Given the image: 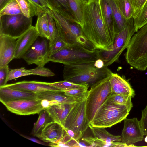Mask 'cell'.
I'll return each instance as SVG.
<instances>
[{
  "mask_svg": "<svg viewBox=\"0 0 147 147\" xmlns=\"http://www.w3.org/2000/svg\"><path fill=\"white\" fill-rule=\"evenodd\" d=\"M64 130L62 137L56 144L49 143V146L52 147H77L79 141L76 140L69 135Z\"/></svg>",
  "mask_w": 147,
  "mask_h": 147,
  "instance_id": "obj_35",
  "label": "cell"
},
{
  "mask_svg": "<svg viewBox=\"0 0 147 147\" xmlns=\"http://www.w3.org/2000/svg\"><path fill=\"white\" fill-rule=\"evenodd\" d=\"M131 98L132 97L130 95L117 94L111 93L108 96L105 101L110 103L125 105L130 111L133 107Z\"/></svg>",
  "mask_w": 147,
  "mask_h": 147,
  "instance_id": "obj_29",
  "label": "cell"
},
{
  "mask_svg": "<svg viewBox=\"0 0 147 147\" xmlns=\"http://www.w3.org/2000/svg\"><path fill=\"white\" fill-rule=\"evenodd\" d=\"M46 12L55 20L59 36L68 45H78L91 51L96 50L84 36L78 22L49 9Z\"/></svg>",
  "mask_w": 147,
  "mask_h": 147,
  "instance_id": "obj_2",
  "label": "cell"
},
{
  "mask_svg": "<svg viewBox=\"0 0 147 147\" xmlns=\"http://www.w3.org/2000/svg\"><path fill=\"white\" fill-rule=\"evenodd\" d=\"M36 99L41 101L45 109L48 107L62 103H73L79 100L64 95L63 92L46 90L36 93Z\"/></svg>",
  "mask_w": 147,
  "mask_h": 147,
  "instance_id": "obj_14",
  "label": "cell"
},
{
  "mask_svg": "<svg viewBox=\"0 0 147 147\" xmlns=\"http://www.w3.org/2000/svg\"><path fill=\"white\" fill-rule=\"evenodd\" d=\"M139 30L129 42L125 57L131 66L144 71L147 68V24Z\"/></svg>",
  "mask_w": 147,
  "mask_h": 147,
  "instance_id": "obj_4",
  "label": "cell"
},
{
  "mask_svg": "<svg viewBox=\"0 0 147 147\" xmlns=\"http://www.w3.org/2000/svg\"><path fill=\"white\" fill-rule=\"evenodd\" d=\"M11 0H0V9Z\"/></svg>",
  "mask_w": 147,
  "mask_h": 147,
  "instance_id": "obj_48",
  "label": "cell"
},
{
  "mask_svg": "<svg viewBox=\"0 0 147 147\" xmlns=\"http://www.w3.org/2000/svg\"><path fill=\"white\" fill-rule=\"evenodd\" d=\"M144 135L147 136V104L142 111V116L139 121Z\"/></svg>",
  "mask_w": 147,
  "mask_h": 147,
  "instance_id": "obj_45",
  "label": "cell"
},
{
  "mask_svg": "<svg viewBox=\"0 0 147 147\" xmlns=\"http://www.w3.org/2000/svg\"><path fill=\"white\" fill-rule=\"evenodd\" d=\"M10 69L8 65L0 68V87L6 84Z\"/></svg>",
  "mask_w": 147,
  "mask_h": 147,
  "instance_id": "obj_44",
  "label": "cell"
},
{
  "mask_svg": "<svg viewBox=\"0 0 147 147\" xmlns=\"http://www.w3.org/2000/svg\"><path fill=\"white\" fill-rule=\"evenodd\" d=\"M49 41L43 38L36 39L23 56V59L28 65L35 64L44 66L49 61L47 54Z\"/></svg>",
  "mask_w": 147,
  "mask_h": 147,
  "instance_id": "obj_11",
  "label": "cell"
},
{
  "mask_svg": "<svg viewBox=\"0 0 147 147\" xmlns=\"http://www.w3.org/2000/svg\"><path fill=\"white\" fill-rule=\"evenodd\" d=\"M39 36L35 27L32 26L17 39L14 59L22 58Z\"/></svg>",
  "mask_w": 147,
  "mask_h": 147,
  "instance_id": "obj_16",
  "label": "cell"
},
{
  "mask_svg": "<svg viewBox=\"0 0 147 147\" xmlns=\"http://www.w3.org/2000/svg\"><path fill=\"white\" fill-rule=\"evenodd\" d=\"M91 147H130L121 142H109L91 136H87L82 138Z\"/></svg>",
  "mask_w": 147,
  "mask_h": 147,
  "instance_id": "obj_27",
  "label": "cell"
},
{
  "mask_svg": "<svg viewBox=\"0 0 147 147\" xmlns=\"http://www.w3.org/2000/svg\"><path fill=\"white\" fill-rule=\"evenodd\" d=\"M47 18L48 24L49 32V46L54 43L59 36L56 22L53 18L47 13Z\"/></svg>",
  "mask_w": 147,
  "mask_h": 147,
  "instance_id": "obj_34",
  "label": "cell"
},
{
  "mask_svg": "<svg viewBox=\"0 0 147 147\" xmlns=\"http://www.w3.org/2000/svg\"><path fill=\"white\" fill-rule=\"evenodd\" d=\"M76 102L56 105L50 106L45 109L53 121L60 125L63 128L67 117Z\"/></svg>",
  "mask_w": 147,
  "mask_h": 147,
  "instance_id": "obj_20",
  "label": "cell"
},
{
  "mask_svg": "<svg viewBox=\"0 0 147 147\" xmlns=\"http://www.w3.org/2000/svg\"><path fill=\"white\" fill-rule=\"evenodd\" d=\"M110 76L96 83L88 91L86 99V113L90 123L98 109L111 93L109 82Z\"/></svg>",
  "mask_w": 147,
  "mask_h": 147,
  "instance_id": "obj_8",
  "label": "cell"
},
{
  "mask_svg": "<svg viewBox=\"0 0 147 147\" xmlns=\"http://www.w3.org/2000/svg\"><path fill=\"white\" fill-rule=\"evenodd\" d=\"M124 76H121L116 73H112L110 76L111 93L129 95L132 98L134 97L135 91L129 82Z\"/></svg>",
  "mask_w": 147,
  "mask_h": 147,
  "instance_id": "obj_18",
  "label": "cell"
},
{
  "mask_svg": "<svg viewBox=\"0 0 147 147\" xmlns=\"http://www.w3.org/2000/svg\"><path fill=\"white\" fill-rule=\"evenodd\" d=\"M36 93L7 87H0L1 102L11 100L36 99Z\"/></svg>",
  "mask_w": 147,
  "mask_h": 147,
  "instance_id": "obj_21",
  "label": "cell"
},
{
  "mask_svg": "<svg viewBox=\"0 0 147 147\" xmlns=\"http://www.w3.org/2000/svg\"><path fill=\"white\" fill-rule=\"evenodd\" d=\"M0 10V16L4 15H14L22 14L16 0H11Z\"/></svg>",
  "mask_w": 147,
  "mask_h": 147,
  "instance_id": "obj_32",
  "label": "cell"
},
{
  "mask_svg": "<svg viewBox=\"0 0 147 147\" xmlns=\"http://www.w3.org/2000/svg\"><path fill=\"white\" fill-rule=\"evenodd\" d=\"M94 65L98 69L102 68L104 66V63L101 59H99L95 61Z\"/></svg>",
  "mask_w": 147,
  "mask_h": 147,
  "instance_id": "obj_47",
  "label": "cell"
},
{
  "mask_svg": "<svg viewBox=\"0 0 147 147\" xmlns=\"http://www.w3.org/2000/svg\"><path fill=\"white\" fill-rule=\"evenodd\" d=\"M64 81L78 84H87L90 86L112 73L107 67H96L93 63L64 65L63 71Z\"/></svg>",
  "mask_w": 147,
  "mask_h": 147,
  "instance_id": "obj_3",
  "label": "cell"
},
{
  "mask_svg": "<svg viewBox=\"0 0 147 147\" xmlns=\"http://www.w3.org/2000/svg\"><path fill=\"white\" fill-rule=\"evenodd\" d=\"M17 2L22 14L29 18L36 16L33 8L27 0H16Z\"/></svg>",
  "mask_w": 147,
  "mask_h": 147,
  "instance_id": "obj_38",
  "label": "cell"
},
{
  "mask_svg": "<svg viewBox=\"0 0 147 147\" xmlns=\"http://www.w3.org/2000/svg\"><path fill=\"white\" fill-rule=\"evenodd\" d=\"M47 14V13L44 11L38 12L37 20L35 27L39 36L48 40L49 35Z\"/></svg>",
  "mask_w": 147,
  "mask_h": 147,
  "instance_id": "obj_25",
  "label": "cell"
},
{
  "mask_svg": "<svg viewBox=\"0 0 147 147\" xmlns=\"http://www.w3.org/2000/svg\"><path fill=\"white\" fill-rule=\"evenodd\" d=\"M68 1L76 21L82 26L83 22V9L86 3L82 0Z\"/></svg>",
  "mask_w": 147,
  "mask_h": 147,
  "instance_id": "obj_30",
  "label": "cell"
},
{
  "mask_svg": "<svg viewBox=\"0 0 147 147\" xmlns=\"http://www.w3.org/2000/svg\"><path fill=\"white\" fill-rule=\"evenodd\" d=\"M32 18L23 14L0 16V34L18 39L32 26Z\"/></svg>",
  "mask_w": 147,
  "mask_h": 147,
  "instance_id": "obj_9",
  "label": "cell"
},
{
  "mask_svg": "<svg viewBox=\"0 0 147 147\" xmlns=\"http://www.w3.org/2000/svg\"><path fill=\"white\" fill-rule=\"evenodd\" d=\"M81 27L84 35L96 49L112 50L113 43L103 21L100 0H90L85 4Z\"/></svg>",
  "mask_w": 147,
  "mask_h": 147,
  "instance_id": "obj_1",
  "label": "cell"
},
{
  "mask_svg": "<svg viewBox=\"0 0 147 147\" xmlns=\"http://www.w3.org/2000/svg\"><path fill=\"white\" fill-rule=\"evenodd\" d=\"M64 131L61 126L52 121L47 124L38 138L45 142L56 144L61 139Z\"/></svg>",
  "mask_w": 147,
  "mask_h": 147,
  "instance_id": "obj_19",
  "label": "cell"
},
{
  "mask_svg": "<svg viewBox=\"0 0 147 147\" xmlns=\"http://www.w3.org/2000/svg\"><path fill=\"white\" fill-rule=\"evenodd\" d=\"M86 102L85 100L76 102L67 117L63 128L73 131L79 140L90 124L86 115Z\"/></svg>",
  "mask_w": 147,
  "mask_h": 147,
  "instance_id": "obj_10",
  "label": "cell"
},
{
  "mask_svg": "<svg viewBox=\"0 0 147 147\" xmlns=\"http://www.w3.org/2000/svg\"><path fill=\"white\" fill-rule=\"evenodd\" d=\"M147 0H129L133 9V17L136 18L140 13Z\"/></svg>",
  "mask_w": 147,
  "mask_h": 147,
  "instance_id": "obj_43",
  "label": "cell"
},
{
  "mask_svg": "<svg viewBox=\"0 0 147 147\" xmlns=\"http://www.w3.org/2000/svg\"><path fill=\"white\" fill-rule=\"evenodd\" d=\"M85 3H87L90 0H82Z\"/></svg>",
  "mask_w": 147,
  "mask_h": 147,
  "instance_id": "obj_49",
  "label": "cell"
},
{
  "mask_svg": "<svg viewBox=\"0 0 147 147\" xmlns=\"http://www.w3.org/2000/svg\"><path fill=\"white\" fill-rule=\"evenodd\" d=\"M67 45L59 36L54 43L49 46L47 54L49 59L51 55Z\"/></svg>",
  "mask_w": 147,
  "mask_h": 147,
  "instance_id": "obj_41",
  "label": "cell"
},
{
  "mask_svg": "<svg viewBox=\"0 0 147 147\" xmlns=\"http://www.w3.org/2000/svg\"><path fill=\"white\" fill-rule=\"evenodd\" d=\"M48 1L51 10L59 13L68 19L76 21L68 0H48Z\"/></svg>",
  "mask_w": 147,
  "mask_h": 147,
  "instance_id": "obj_23",
  "label": "cell"
},
{
  "mask_svg": "<svg viewBox=\"0 0 147 147\" xmlns=\"http://www.w3.org/2000/svg\"><path fill=\"white\" fill-rule=\"evenodd\" d=\"M39 114L38 118L34 126L31 133L33 136L38 138L47 124L53 121L45 109L43 110Z\"/></svg>",
  "mask_w": 147,
  "mask_h": 147,
  "instance_id": "obj_26",
  "label": "cell"
},
{
  "mask_svg": "<svg viewBox=\"0 0 147 147\" xmlns=\"http://www.w3.org/2000/svg\"><path fill=\"white\" fill-rule=\"evenodd\" d=\"M136 32L133 17L127 20L126 27L115 35L112 51H106L99 50L100 59L104 63V66L107 67L118 60L121 55L128 45L133 35Z\"/></svg>",
  "mask_w": 147,
  "mask_h": 147,
  "instance_id": "obj_7",
  "label": "cell"
},
{
  "mask_svg": "<svg viewBox=\"0 0 147 147\" xmlns=\"http://www.w3.org/2000/svg\"><path fill=\"white\" fill-rule=\"evenodd\" d=\"M123 121L124 125L122 131L121 142L130 147L135 146L134 144L144 139V135L140 121L136 118H126Z\"/></svg>",
  "mask_w": 147,
  "mask_h": 147,
  "instance_id": "obj_13",
  "label": "cell"
},
{
  "mask_svg": "<svg viewBox=\"0 0 147 147\" xmlns=\"http://www.w3.org/2000/svg\"><path fill=\"white\" fill-rule=\"evenodd\" d=\"M99 50L91 51L78 45L68 46L51 55L49 61L64 65L94 64L100 59Z\"/></svg>",
  "mask_w": 147,
  "mask_h": 147,
  "instance_id": "obj_5",
  "label": "cell"
},
{
  "mask_svg": "<svg viewBox=\"0 0 147 147\" xmlns=\"http://www.w3.org/2000/svg\"><path fill=\"white\" fill-rule=\"evenodd\" d=\"M100 3L103 21L109 37L113 43L116 34L112 10L107 0H100Z\"/></svg>",
  "mask_w": 147,
  "mask_h": 147,
  "instance_id": "obj_22",
  "label": "cell"
},
{
  "mask_svg": "<svg viewBox=\"0 0 147 147\" xmlns=\"http://www.w3.org/2000/svg\"><path fill=\"white\" fill-rule=\"evenodd\" d=\"M20 135H21V136H22L23 137H24V138H26L28 140H29L32 142H34L44 145H46V144L43 142L41 141L40 140H39L35 138H32L31 137H29L28 136H25L23 134H20Z\"/></svg>",
  "mask_w": 147,
  "mask_h": 147,
  "instance_id": "obj_46",
  "label": "cell"
},
{
  "mask_svg": "<svg viewBox=\"0 0 147 147\" xmlns=\"http://www.w3.org/2000/svg\"><path fill=\"white\" fill-rule=\"evenodd\" d=\"M89 86L88 84L76 89L63 92L64 95L72 97L79 101L86 100Z\"/></svg>",
  "mask_w": 147,
  "mask_h": 147,
  "instance_id": "obj_31",
  "label": "cell"
},
{
  "mask_svg": "<svg viewBox=\"0 0 147 147\" xmlns=\"http://www.w3.org/2000/svg\"><path fill=\"white\" fill-rule=\"evenodd\" d=\"M144 140L147 143V136L145 138Z\"/></svg>",
  "mask_w": 147,
  "mask_h": 147,
  "instance_id": "obj_50",
  "label": "cell"
},
{
  "mask_svg": "<svg viewBox=\"0 0 147 147\" xmlns=\"http://www.w3.org/2000/svg\"><path fill=\"white\" fill-rule=\"evenodd\" d=\"M130 111L125 105L105 100L97 111L90 124L94 127H111L126 118Z\"/></svg>",
  "mask_w": 147,
  "mask_h": 147,
  "instance_id": "obj_6",
  "label": "cell"
},
{
  "mask_svg": "<svg viewBox=\"0 0 147 147\" xmlns=\"http://www.w3.org/2000/svg\"><path fill=\"white\" fill-rule=\"evenodd\" d=\"M90 128L94 137L109 142H121V136L114 135L108 132L104 128L94 127L90 124Z\"/></svg>",
  "mask_w": 147,
  "mask_h": 147,
  "instance_id": "obj_28",
  "label": "cell"
},
{
  "mask_svg": "<svg viewBox=\"0 0 147 147\" xmlns=\"http://www.w3.org/2000/svg\"><path fill=\"white\" fill-rule=\"evenodd\" d=\"M29 73L26 71L24 67L10 69L7 79V81L25 76L30 75Z\"/></svg>",
  "mask_w": 147,
  "mask_h": 147,
  "instance_id": "obj_42",
  "label": "cell"
},
{
  "mask_svg": "<svg viewBox=\"0 0 147 147\" xmlns=\"http://www.w3.org/2000/svg\"><path fill=\"white\" fill-rule=\"evenodd\" d=\"M47 83L57 88L62 92L78 88L86 84H78L64 80L52 83L47 82Z\"/></svg>",
  "mask_w": 147,
  "mask_h": 147,
  "instance_id": "obj_36",
  "label": "cell"
},
{
  "mask_svg": "<svg viewBox=\"0 0 147 147\" xmlns=\"http://www.w3.org/2000/svg\"><path fill=\"white\" fill-rule=\"evenodd\" d=\"M0 87H7L34 93L48 90L61 92L57 88L49 84L47 82L35 81H23L7 84Z\"/></svg>",
  "mask_w": 147,
  "mask_h": 147,
  "instance_id": "obj_17",
  "label": "cell"
},
{
  "mask_svg": "<svg viewBox=\"0 0 147 147\" xmlns=\"http://www.w3.org/2000/svg\"><path fill=\"white\" fill-rule=\"evenodd\" d=\"M17 39L0 34V68L8 65L14 59Z\"/></svg>",
  "mask_w": 147,
  "mask_h": 147,
  "instance_id": "obj_15",
  "label": "cell"
},
{
  "mask_svg": "<svg viewBox=\"0 0 147 147\" xmlns=\"http://www.w3.org/2000/svg\"><path fill=\"white\" fill-rule=\"evenodd\" d=\"M147 24V0L139 15L136 18L134 19V24L136 32Z\"/></svg>",
  "mask_w": 147,
  "mask_h": 147,
  "instance_id": "obj_37",
  "label": "cell"
},
{
  "mask_svg": "<svg viewBox=\"0 0 147 147\" xmlns=\"http://www.w3.org/2000/svg\"><path fill=\"white\" fill-rule=\"evenodd\" d=\"M107 0L112 10L116 34L120 32L126 27L127 20L126 19L122 14L115 0Z\"/></svg>",
  "mask_w": 147,
  "mask_h": 147,
  "instance_id": "obj_24",
  "label": "cell"
},
{
  "mask_svg": "<svg viewBox=\"0 0 147 147\" xmlns=\"http://www.w3.org/2000/svg\"><path fill=\"white\" fill-rule=\"evenodd\" d=\"M33 8L36 14L40 11L47 12L48 9H51L48 0H27Z\"/></svg>",
  "mask_w": 147,
  "mask_h": 147,
  "instance_id": "obj_39",
  "label": "cell"
},
{
  "mask_svg": "<svg viewBox=\"0 0 147 147\" xmlns=\"http://www.w3.org/2000/svg\"><path fill=\"white\" fill-rule=\"evenodd\" d=\"M10 112L21 115L39 114L45 109L36 99L11 100L1 102Z\"/></svg>",
  "mask_w": 147,
  "mask_h": 147,
  "instance_id": "obj_12",
  "label": "cell"
},
{
  "mask_svg": "<svg viewBox=\"0 0 147 147\" xmlns=\"http://www.w3.org/2000/svg\"><path fill=\"white\" fill-rule=\"evenodd\" d=\"M26 71L30 75H37L44 77H50L55 75V74L49 69L40 66H38L34 69H26Z\"/></svg>",
  "mask_w": 147,
  "mask_h": 147,
  "instance_id": "obj_40",
  "label": "cell"
},
{
  "mask_svg": "<svg viewBox=\"0 0 147 147\" xmlns=\"http://www.w3.org/2000/svg\"><path fill=\"white\" fill-rule=\"evenodd\" d=\"M115 0L122 14L126 19L133 16V8L129 0Z\"/></svg>",
  "mask_w": 147,
  "mask_h": 147,
  "instance_id": "obj_33",
  "label": "cell"
}]
</instances>
